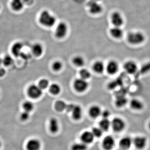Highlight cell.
I'll list each match as a JSON object with an SVG mask.
<instances>
[{"mask_svg":"<svg viewBox=\"0 0 150 150\" xmlns=\"http://www.w3.org/2000/svg\"><path fill=\"white\" fill-rule=\"evenodd\" d=\"M39 21L43 26L51 27L56 23V18L48 11H43L40 14Z\"/></svg>","mask_w":150,"mask_h":150,"instance_id":"cell-1","label":"cell"},{"mask_svg":"<svg viewBox=\"0 0 150 150\" xmlns=\"http://www.w3.org/2000/svg\"><path fill=\"white\" fill-rule=\"evenodd\" d=\"M127 40L130 44L138 45L144 43L145 37L144 34L140 32H131L127 35Z\"/></svg>","mask_w":150,"mask_h":150,"instance_id":"cell-2","label":"cell"},{"mask_svg":"<svg viewBox=\"0 0 150 150\" xmlns=\"http://www.w3.org/2000/svg\"><path fill=\"white\" fill-rule=\"evenodd\" d=\"M88 86L87 81L81 78L75 80L74 83V88L78 92L85 91L88 88Z\"/></svg>","mask_w":150,"mask_h":150,"instance_id":"cell-3","label":"cell"},{"mask_svg":"<svg viewBox=\"0 0 150 150\" xmlns=\"http://www.w3.org/2000/svg\"><path fill=\"white\" fill-rule=\"evenodd\" d=\"M28 94L33 99H37L42 96L43 90L36 85H31L28 89Z\"/></svg>","mask_w":150,"mask_h":150,"instance_id":"cell-4","label":"cell"},{"mask_svg":"<svg viewBox=\"0 0 150 150\" xmlns=\"http://www.w3.org/2000/svg\"><path fill=\"white\" fill-rule=\"evenodd\" d=\"M111 126L114 131L119 132L123 131L125 129L126 123L122 118L116 117L113 118L111 121Z\"/></svg>","mask_w":150,"mask_h":150,"instance_id":"cell-5","label":"cell"},{"mask_svg":"<svg viewBox=\"0 0 150 150\" xmlns=\"http://www.w3.org/2000/svg\"><path fill=\"white\" fill-rule=\"evenodd\" d=\"M68 27L67 24L64 22L59 23L56 27L55 35L59 38H64L67 35Z\"/></svg>","mask_w":150,"mask_h":150,"instance_id":"cell-6","label":"cell"},{"mask_svg":"<svg viewBox=\"0 0 150 150\" xmlns=\"http://www.w3.org/2000/svg\"><path fill=\"white\" fill-rule=\"evenodd\" d=\"M123 69L127 74H134L137 72L138 67L137 63L132 60H129L123 65Z\"/></svg>","mask_w":150,"mask_h":150,"instance_id":"cell-7","label":"cell"},{"mask_svg":"<svg viewBox=\"0 0 150 150\" xmlns=\"http://www.w3.org/2000/svg\"><path fill=\"white\" fill-rule=\"evenodd\" d=\"M41 144L40 141L36 139H31L28 140L25 144L26 150H40Z\"/></svg>","mask_w":150,"mask_h":150,"instance_id":"cell-8","label":"cell"},{"mask_svg":"<svg viewBox=\"0 0 150 150\" xmlns=\"http://www.w3.org/2000/svg\"><path fill=\"white\" fill-rule=\"evenodd\" d=\"M147 141L146 138L144 136H138L133 140V144L137 149L142 150L146 146Z\"/></svg>","mask_w":150,"mask_h":150,"instance_id":"cell-9","label":"cell"},{"mask_svg":"<svg viewBox=\"0 0 150 150\" xmlns=\"http://www.w3.org/2000/svg\"><path fill=\"white\" fill-rule=\"evenodd\" d=\"M89 11L92 14L96 15L101 13L103 11L102 6L96 1H92L89 4Z\"/></svg>","mask_w":150,"mask_h":150,"instance_id":"cell-10","label":"cell"},{"mask_svg":"<svg viewBox=\"0 0 150 150\" xmlns=\"http://www.w3.org/2000/svg\"><path fill=\"white\" fill-rule=\"evenodd\" d=\"M119 68V64L118 62L115 60H111L108 63L106 69L108 74L114 75L118 72Z\"/></svg>","mask_w":150,"mask_h":150,"instance_id":"cell-11","label":"cell"},{"mask_svg":"<svg viewBox=\"0 0 150 150\" xmlns=\"http://www.w3.org/2000/svg\"><path fill=\"white\" fill-rule=\"evenodd\" d=\"M115 144V140L111 136H106L103 141V147L105 150H111L114 147Z\"/></svg>","mask_w":150,"mask_h":150,"instance_id":"cell-12","label":"cell"},{"mask_svg":"<svg viewBox=\"0 0 150 150\" xmlns=\"http://www.w3.org/2000/svg\"><path fill=\"white\" fill-rule=\"evenodd\" d=\"M111 21L114 26L121 27L123 23V19L121 13L118 12H115L111 16Z\"/></svg>","mask_w":150,"mask_h":150,"instance_id":"cell-13","label":"cell"},{"mask_svg":"<svg viewBox=\"0 0 150 150\" xmlns=\"http://www.w3.org/2000/svg\"><path fill=\"white\" fill-rule=\"evenodd\" d=\"M133 144V140L129 137H123L119 142V146L123 150H127L131 148Z\"/></svg>","mask_w":150,"mask_h":150,"instance_id":"cell-14","label":"cell"},{"mask_svg":"<svg viewBox=\"0 0 150 150\" xmlns=\"http://www.w3.org/2000/svg\"><path fill=\"white\" fill-rule=\"evenodd\" d=\"M94 138V137L92 132L89 131H86L83 132L81 136V142L87 145L93 142Z\"/></svg>","mask_w":150,"mask_h":150,"instance_id":"cell-15","label":"cell"},{"mask_svg":"<svg viewBox=\"0 0 150 150\" xmlns=\"http://www.w3.org/2000/svg\"><path fill=\"white\" fill-rule=\"evenodd\" d=\"M130 105L131 108L135 110H141L144 108L143 102L137 98L131 99L130 102Z\"/></svg>","mask_w":150,"mask_h":150,"instance_id":"cell-16","label":"cell"},{"mask_svg":"<svg viewBox=\"0 0 150 150\" xmlns=\"http://www.w3.org/2000/svg\"><path fill=\"white\" fill-rule=\"evenodd\" d=\"M101 108L98 105H93L89 109V114L91 118H96L101 115Z\"/></svg>","mask_w":150,"mask_h":150,"instance_id":"cell-17","label":"cell"},{"mask_svg":"<svg viewBox=\"0 0 150 150\" xmlns=\"http://www.w3.org/2000/svg\"><path fill=\"white\" fill-rule=\"evenodd\" d=\"M73 118L75 120L80 119L82 115V110L80 106L74 105L72 110L71 111Z\"/></svg>","mask_w":150,"mask_h":150,"instance_id":"cell-18","label":"cell"},{"mask_svg":"<svg viewBox=\"0 0 150 150\" xmlns=\"http://www.w3.org/2000/svg\"><path fill=\"white\" fill-rule=\"evenodd\" d=\"M23 48V45L20 42H17L13 44L11 48L12 52L14 56L16 57L21 56L22 54V50Z\"/></svg>","mask_w":150,"mask_h":150,"instance_id":"cell-19","label":"cell"},{"mask_svg":"<svg viewBox=\"0 0 150 150\" xmlns=\"http://www.w3.org/2000/svg\"><path fill=\"white\" fill-rule=\"evenodd\" d=\"M49 128L52 133H56L59 130V124L58 120L55 118H51L49 121Z\"/></svg>","mask_w":150,"mask_h":150,"instance_id":"cell-20","label":"cell"},{"mask_svg":"<svg viewBox=\"0 0 150 150\" xmlns=\"http://www.w3.org/2000/svg\"><path fill=\"white\" fill-rule=\"evenodd\" d=\"M110 33L114 38L119 39L123 36V32L120 27L114 26L110 30Z\"/></svg>","mask_w":150,"mask_h":150,"instance_id":"cell-21","label":"cell"},{"mask_svg":"<svg viewBox=\"0 0 150 150\" xmlns=\"http://www.w3.org/2000/svg\"><path fill=\"white\" fill-rule=\"evenodd\" d=\"M31 51L33 55L35 56H40L43 54V46L40 43H35L31 47Z\"/></svg>","mask_w":150,"mask_h":150,"instance_id":"cell-22","label":"cell"},{"mask_svg":"<svg viewBox=\"0 0 150 150\" xmlns=\"http://www.w3.org/2000/svg\"><path fill=\"white\" fill-rule=\"evenodd\" d=\"M24 3L22 0H12L11 3V8L14 11H18L22 9Z\"/></svg>","mask_w":150,"mask_h":150,"instance_id":"cell-23","label":"cell"},{"mask_svg":"<svg viewBox=\"0 0 150 150\" xmlns=\"http://www.w3.org/2000/svg\"><path fill=\"white\" fill-rule=\"evenodd\" d=\"M93 69L95 72L98 74H101L104 71V64L101 61H97L93 64Z\"/></svg>","mask_w":150,"mask_h":150,"instance_id":"cell-24","label":"cell"},{"mask_svg":"<svg viewBox=\"0 0 150 150\" xmlns=\"http://www.w3.org/2000/svg\"><path fill=\"white\" fill-rule=\"evenodd\" d=\"M99 128L103 131H107L111 126V122L108 118H103L99 122Z\"/></svg>","mask_w":150,"mask_h":150,"instance_id":"cell-25","label":"cell"},{"mask_svg":"<svg viewBox=\"0 0 150 150\" xmlns=\"http://www.w3.org/2000/svg\"><path fill=\"white\" fill-rule=\"evenodd\" d=\"M61 86L58 84L54 83L52 84L49 86V91L52 94L54 95H57L61 93Z\"/></svg>","mask_w":150,"mask_h":150,"instance_id":"cell-26","label":"cell"},{"mask_svg":"<svg viewBox=\"0 0 150 150\" xmlns=\"http://www.w3.org/2000/svg\"><path fill=\"white\" fill-rule=\"evenodd\" d=\"M72 62L73 64L77 67H83L85 63L83 57L80 56H77L74 57Z\"/></svg>","mask_w":150,"mask_h":150,"instance_id":"cell-27","label":"cell"},{"mask_svg":"<svg viewBox=\"0 0 150 150\" xmlns=\"http://www.w3.org/2000/svg\"><path fill=\"white\" fill-rule=\"evenodd\" d=\"M127 103V98L124 96L118 97L115 101V105L118 108L124 107Z\"/></svg>","mask_w":150,"mask_h":150,"instance_id":"cell-28","label":"cell"},{"mask_svg":"<svg viewBox=\"0 0 150 150\" xmlns=\"http://www.w3.org/2000/svg\"><path fill=\"white\" fill-rule=\"evenodd\" d=\"M67 104L64 101L62 100H57L55 104V108L57 111L62 112L66 110Z\"/></svg>","mask_w":150,"mask_h":150,"instance_id":"cell-29","label":"cell"},{"mask_svg":"<svg viewBox=\"0 0 150 150\" xmlns=\"http://www.w3.org/2000/svg\"><path fill=\"white\" fill-rule=\"evenodd\" d=\"M34 104L30 101H26L23 103L22 107L24 111L30 112L34 109Z\"/></svg>","mask_w":150,"mask_h":150,"instance_id":"cell-30","label":"cell"},{"mask_svg":"<svg viewBox=\"0 0 150 150\" xmlns=\"http://www.w3.org/2000/svg\"><path fill=\"white\" fill-rule=\"evenodd\" d=\"M87 145L83 142L75 143L72 146V150H86L87 149Z\"/></svg>","mask_w":150,"mask_h":150,"instance_id":"cell-31","label":"cell"},{"mask_svg":"<svg viewBox=\"0 0 150 150\" xmlns=\"http://www.w3.org/2000/svg\"><path fill=\"white\" fill-rule=\"evenodd\" d=\"M79 75L81 78L86 80L91 77V73L88 70L86 69H81L80 71Z\"/></svg>","mask_w":150,"mask_h":150,"instance_id":"cell-32","label":"cell"},{"mask_svg":"<svg viewBox=\"0 0 150 150\" xmlns=\"http://www.w3.org/2000/svg\"><path fill=\"white\" fill-rule=\"evenodd\" d=\"M13 62V60L12 57L9 55H6L2 59V64L7 67L11 66Z\"/></svg>","mask_w":150,"mask_h":150,"instance_id":"cell-33","label":"cell"},{"mask_svg":"<svg viewBox=\"0 0 150 150\" xmlns=\"http://www.w3.org/2000/svg\"><path fill=\"white\" fill-rule=\"evenodd\" d=\"M49 86V81L47 79H43L40 80L38 82V86L41 89H45L48 87Z\"/></svg>","mask_w":150,"mask_h":150,"instance_id":"cell-34","label":"cell"},{"mask_svg":"<svg viewBox=\"0 0 150 150\" xmlns=\"http://www.w3.org/2000/svg\"><path fill=\"white\" fill-rule=\"evenodd\" d=\"M91 132L94 137L100 138L102 136L103 131L99 127H94L93 128Z\"/></svg>","mask_w":150,"mask_h":150,"instance_id":"cell-35","label":"cell"},{"mask_svg":"<svg viewBox=\"0 0 150 150\" xmlns=\"http://www.w3.org/2000/svg\"><path fill=\"white\" fill-rule=\"evenodd\" d=\"M52 68L55 71H59L63 68V64L60 61H55L52 64Z\"/></svg>","mask_w":150,"mask_h":150,"instance_id":"cell-36","label":"cell"},{"mask_svg":"<svg viewBox=\"0 0 150 150\" xmlns=\"http://www.w3.org/2000/svg\"><path fill=\"white\" fill-rule=\"evenodd\" d=\"M30 117V112L24 111L21 112L20 115V119L22 121H25L29 119Z\"/></svg>","mask_w":150,"mask_h":150,"instance_id":"cell-37","label":"cell"},{"mask_svg":"<svg viewBox=\"0 0 150 150\" xmlns=\"http://www.w3.org/2000/svg\"><path fill=\"white\" fill-rule=\"evenodd\" d=\"M110 113L108 110H105L102 111L101 115H102L103 118H108L110 116Z\"/></svg>","mask_w":150,"mask_h":150,"instance_id":"cell-38","label":"cell"},{"mask_svg":"<svg viewBox=\"0 0 150 150\" xmlns=\"http://www.w3.org/2000/svg\"><path fill=\"white\" fill-rule=\"evenodd\" d=\"M74 106V104H67L66 110H67L68 112H71Z\"/></svg>","mask_w":150,"mask_h":150,"instance_id":"cell-39","label":"cell"},{"mask_svg":"<svg viewBox=\"0 0 150 150\" xmlns=\"http://www.w3.org/2000/svg\"><path fill=\"white\" fill-rule=\"evenodd\" d=\"M6 70L2 67H0V77L4 76L5 75Z\"/></svg>","mask_w":150,"mask_h":150,"instance_id":"cell-40","label":"cell"},{"mask_svg":"<svg viewBox=\"0 0 150 150\" xmlns=\"http://www.w3.org/2000/svg\"><path fill=\"white\" fill-rule=\"evenodd\" d=\"M24 4L30 5L32 4L34 1V0H22Z\"/></svg>","mask_w":150,"mask_h":150,"instance_id":"cell-41","label":"cell"},{"mask_svg":"<svg viewBox=\"0 0 150 150\" xmlns=\"http://www.w3.org/2000/svg\"><path fill=\"white\" fill-rule=\"evenodd\" d=\"M2 64V59L0 58V66Z\"/></svg>","mask_w":150,"mask_h":150,"instance_id":"cell-42","label":"cell"},{"mask_svg":"<svg viewBox=\"0 0 150 150\" xmlns=\"http://www.w3.org/2000/svg\"><path fill=\"white\" fill-rule=\"evenodd\" d=\"M2 146V143L1 142V141H0V148H1V147Z\"/></svg>","mask_w":150,"mask_h":150,"instance_id":"cell-43","label":"cell"},{"mask_svg":"<svg viewBox=\"0 0 150 150\" xmlns=\"http://www.w3.org/2000/svg\"><path fill=\"white\" fill-rule=\"evenodd\" d=\"M149 129L150 130V122H149Z\"/></svg>","mask_w":150,"mask_h":150,"instance_id":"cell-44","label":"cell"},{"mask_svg":"<svg viewBox=\"0 0 150 150\" xmlns=\"http://www.w3.org/2000/svg\"><path fill=\"white\" fill-rule=\"evenodd\" d=\"M0 9H1V6H0Z\"/></svg>","mask_w":150,"mask_h":150,"instance_id":"cell-45","label":"cell"}]
</instances>
